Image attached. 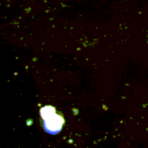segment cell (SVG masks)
I'll return each instance as SVG.
<instances>
[{
	"label": "cell",
	"mask_w": 148,
	"mask_h": 148,
	"mask_svg": "<svg viewBox=\"0 0 148 148\" xmlns=\"http://www.w3.org/2000/svg\"><path fill=\"white\" fill-rule=\"evenodd\" d=\"M40 114L43 119L44 130L49 134L55 135L62 130L64 120L62 116L56 113V110L51 106H46L40 110Z\"/></svg>",
	"instance_id": "obj_1"
}]
</instances>
